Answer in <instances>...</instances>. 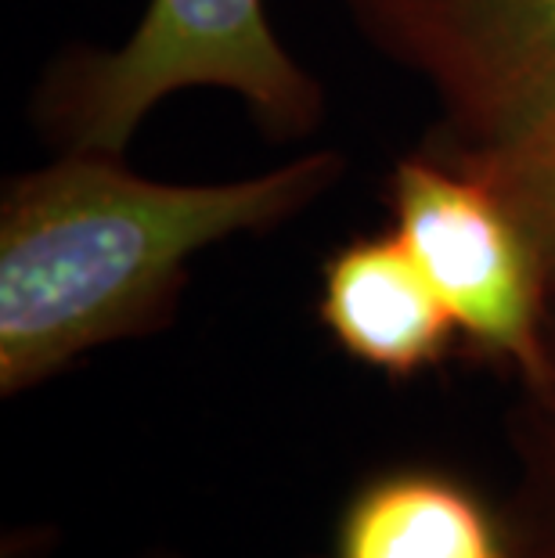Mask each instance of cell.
Listing matches in <instances>:
<instances>
[{
  "label": "cell",
  "instance_id": "1",
  "mask_svg": "<svg viewBox=\"0 0 555 558\" xmlns=\"http://www.w3.org/2000/svg\"><path fill=\"white\" fill-rule=\"evenodd\" d=\"M342 173L311 151L228 184H159L116 156L65 151L8 184L0 206V393L51 383L91 350L152 331L188 259L278 228Z\"/></svg>",
  "mask_w": 555,
  "mask_h": 558
},
{
  "label": "cell",
  "instance_id": "2",
  "mask_svg": "<svg viewBox=\"0 0 555 558\" xmlns=\"http://www.w3.org/2000/svg\"><path fill=\"white\" fill-rule=\"evenodd\" d=\"M231 90L278 137L322 120V87L270 29L264 0H152L130 40L73 54L40 87V120L65 151L120 156L177 90Z\"/></svg>",
  "mask_w": 555,
  "mask_h": 558
},
{
  "label": "cell",
  "instance_id": "3",
  "mask_svg": "<svg viewBox=\"0 0 555 558\" xmlns=\"http://www.w3.org/2000/svg\"><path fill=\"white\" fill-rule=\"evenodd\" d=\"M389 209L458 339L516 386L545 372L555 292L534 242L491 184L441 151L411 156L389 173Z\"/></svg>",
  "mask_w": 555,
  "mask_h": 558
},
{
  "label": "cell",
  "instance_id": "4",
  "mask_svg": "<svg viewBox=\"0 0 555 558\" xmlns=\"http://www.w3.org/2000/svg\"><path fill=\"white\" fill-rule=\"evenodd\" d=\"M394 62L430 83L447 156H498L555 123V0H342Z\"/></svg>",
  "mask_w": 555,
  "mask_h": 558
},
{
  "label": "cell",
  "instance_id": "5",
  "mask_svg": "<svg viewBox=\"0 0 555 558\" xmlns=\"http://www.w3.org/2000/svg\"><path fill=\"white\" fill-rule=\"evenodd\" d=\"M317 317L347 357L389 378L430 372L462 342L397 231L358 239L328 256Z\"/></svg>",
  "mask_w": 555,
  "mask_h": 558
},
{
  "label": "cell",
  "instance_id": "6",
  "mask_svg": "<svg viewBox=\"0 0 555 558\" xmlns=\"http://www.w3.org/2000/svg\"><path fill=\"white\" fill-rule=\"evenodd\" d=\"M328 558H512L505 508L436 465H394L339 508Z\"/></svg>",
  "mask_w": 555,
  "mask_h": 558
},
{
  "label": "cell",
  "instance_id": "7",
  "mask_svg": "<svg viewBox=\"0 0 555 558\" xmlns=\"http://www.w3.org/2000/svg\"><path fill=\"white\" fill-rule=\"evenodd\" d=\"M516 486L505 501L512 558H555V317L548 364L530 383H519L509 414Z\"/></svg>",
  "mask_w": 555,
  "mask_h": 558
},
{
  "label": "cell",
  "instance_id": "8",
  "mask_svg": "<svg viewBox=\"0 0 555 558\" xmlns=\"http://www.w3.org/2000/svg\"><path fill=\"white\" fill-rule=\"evenodd\" d=\"M441 156H447V151H441ZM447 159L480 173L491 184V192L509 206L519 228L534 242L555 292V123L512 151H498V156H447Z\"/></svg>",
  "mask_w": 555,
  "mask_h": 558
},
{
  "label": "cell",
  "instance_id": "9",
  "mask_svg": "<svg viewBox=\"0 0 555 558\" xmlns=\"http://www.w3.org/2000/svg\"><path fill=\"white\" fill-rule=\"evenodd\" d=\"M137 558H192V555L177 551V548H148V551H141Z\"/></svg>",
  "mask_w": 555,
  "mask_h": 558
}]
</instances>
